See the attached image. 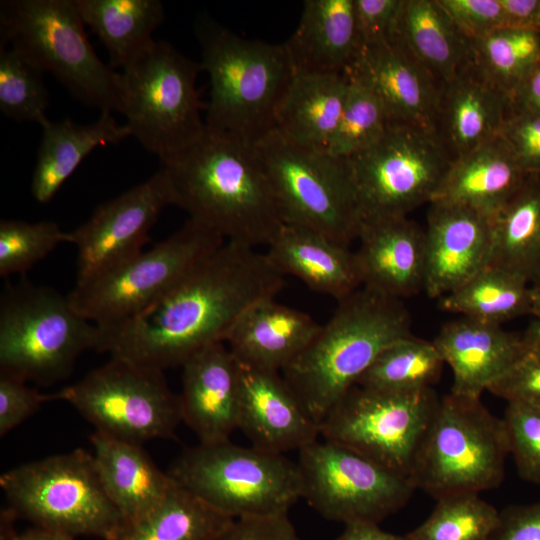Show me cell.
<instances>
[{"instance_id":"obj_49","label":"cell","mask_w":540,"mask_h":540,"mask_svg":"<svg viewBox=\"0 0 540 540\" xmlns=\"http://www.w3.org/2000/svg\"><path fill=\"white\" fill-rule=\"evenodd\" d=\"M213 540H303L288 515L235 519Z\"/></svg>"},{"instance_id":"obj_19","label":"cell","mask_w":540,"mask_h":540,"mask_svg":"<svg viewBox=\"0 0 540 540\" xmlns=\"http://www.w3.org/2000/svg\"><path fill=\"white\" fill-rule=\"evenodd\" d=\"M425 232L424 292L440 299L489 266L491 217L473 209L434 202Z\"/></svg>"},{"instance_id":"obj_4","label":"cell","mask_w":540,"mask_h":540,"mask_svg":"<svg viewBox=\"0 0 540 540\" xmlns=\"http://www.w3.org/2000/svg\"><path fill=\"white\" fill-rule=\"evenodd\" d=\"M194 30L210 82L206 126L254 145L296 74L284 43L245 39L204 14Z\"/></svg>"},{"instance_id":"obj_1","label":"cell","mask_w":540,"mask_h":540,"mask_svg":"<svg viewBox=\"0 0 540 540\" xmlns=\"http://www.w3.org/2000/svg\"><path fill=\"white\" fill-rule=\"evenodd\" d=\"M284 275L257 248L226 241L138 314L99 327L95 350L146 368L181 367L225 342L253 304L275 298Z\"/></svg>"},{"instance_id":"obj_3","label":"cell","mask_w":540,"mask_h":540,"mask_svg":"<svg viewBox=\"0 0 540 540\" xmlns=\"http://www.w3.org/2000/svg\"><path fill=\"white\" fill-rule=\"evenodd\" d=\"M411 324L400 299L362 286L339 301L329 321L281 374L320 426L384 349L412 335Z\"/></svg>"},{"instance_id":"obj_47","label":"cell","mask_w":540,"mask_h":540,"mask_svg":"<svg viewBox=\"0 0 540 540\" xmlns=\"http://www.w3.org/2000/svg\"><path fill=\"white\" fill-rule=\"evenodd\" d=\"M403 0H354L360 46L391 41Z\"/></svg>"},{"instance_id":"obj_14","label":"cell","mask_w":540,"mask_h":540,"mask_svg":"<svg viewBox=\"0 0 540 540\" xmlns=\"http://www.w3.org/2000/svg\"><path fill=\"white\" fill-rule=\"evenodd\" d=\"M73 406L101 434L139 444L168 439L182 422L164 371L110 358L48 400Z\"/></svg>"},{"instance_id":"obj_16","label":"cell","mask_w":540,"mask_h":540,"mask_svg":"<svg viewBox=\"0 0 540 540\" xmlns=\"http://www.w3.org/2000/svg\"><path fill=\"white\" fill-rule=\"evenodd\" d=\"M298 453L301 497L328 520L379 523L416 490L409 477L329 440L317 439Z\"/></svg>"},{"instance_id":"obj_28","label":"cell","mask_w":540,"mask_h":540,"mask_svg":"<svg viewBox=\"0 0 540 540\" xmlns=\"http://www.w3.org/2000/svg\"><path fill=\"white\" fill-rule=\"evenodd\" d=\"M295 73L344 74L359 48L354 0H306L284 43Z\"/></svg>"},{"instance_id":"obj_46","label":"cell","mask_w":540,"mask_h":540,"mask_svg":"<svg viewBox=\"0 0 540 540\" xmlns=\"http://www.w3.org/2000/svg\"><path fill=\"white\" fill-rule=\"evenodd\" d=\"M437 1L469 40L503 28V11L499 0Z\"/></svg>"},{"instance_id":"obj_44","label":"cell","mask_w":540,"mask_h":540,"mask_svg":"<svg viewBox=\"0 0 540 540\" xmlns=\"http://www.w3.org/2000/svg\"><path fill=\"white\" fill-rule=\"evenodd\" d=\"M523 333V351L511 369L488 389L508 402L540 407V321Z\"/></svg>"},{"instance_id":"obj_45","label":"cell","mask_w":540,"mask_h":540,"mask_svg":"<svg viewBox=\"0 0 540 540\" xmlns=\"http://www.w3.org/2000/svg\"><path fill=\"white\" fill-rule=\"evenodd\" d=\"M500 136L522 170L540 176V112L511 103Z\"/></svg>"},{"instance_id":"obj_53","label":"cell","mask_w":540,"mask_h":540,"mask_svg":"<svg viewBox=\"0 0 540 540\" xmlns=\"http://www.w3.org/2000/svg\"><path fill=\"white\" fill-rule=\"evenodd\" d=\"M335 540H410L406 535H396L382 530L378 523L354 522L345 524Z\"/></svg>"},{"instance_id":"obj_18","label":"cell","mask_w":540,"mask_h":540,"mask_svg":"<svg viewBox=\"0 0 540 540\" xmlns=\"http://www.w3.org/2000/svg\"><path fill=\"white\" fill-rule=\"evenodd\" d=\"M344 74L370 89L392 122L437 132L442 88L395 39L360 46Z\"/></svg>"},{"instance_id":"obj_2","label":"cell","mask_w":540,"mask_h":540,"mask_svg":"<svg viewBox=\"0 0 540 540\" xmlns=\"http://www.w3.org/2000/svg\"><path fill=\"white\" fill-rule=\"evenodd\" d=\"M173 205L228 242L268 245L283 222L253 144L206 126L191 145L161 161Z\"/></svg>"},{"instance_id":"obj_39","label":"cell","mask_w":540,"mask_h":540,"mask_svg":"<svg viewBox=\"0 0 540 540\" xmlns=\"http://www.w3.org/2000/svg\"><path fill=\"white\" fill-rule=\"evenodd\" d=\"M429 517L406 534L410 540H487L499 511L479 493L441 497Z\"/></svg>"},{"instance_id":"obj_32","label":"cell","mask_w":540,"mask_h":540,"mask_svg":"<svg viewBox=\"0 0 540 540\" xmlns=\"http://www.w3.org/2000/svg\"><path fill=\"white\" fill-rule=\"evenodd\" d=\"M442 88L471 65L470 40L437 0H403L393 38Z\"/></svg>"},{"instance_id":"obj_42","label":"cell","mask_w":540,"mask_h":540,"mask_svg":"<svg viewBox=\"0 0 540 540\" xmlns=\"http://www.w3.org/2000/svg\"><path fill=\"white\" fill-rule=\"evenodd\" d=\"M61 243H68V232L53 221L1 220L0 276L30 270Z\"/></svg>"},{"instance_id":"obj_25","label":"cell","mask_w":540,"mask_h":540,"mask_svg":"<svg viewBox=\"0 0 540 540\" xmlns=\"http://www.w3.org/2000/svg\"><path fill=\"white\" fill-rule=\"evenodd\" d=\"M265 254L284 276L338 302L362 287L355 252L312 229L283 223Z\"/></svg>"},{"instance_id":"obj_35","label":"cell","mask_w":540,"mask_h":540,"mask_svg":"<svg viewBox=\"0 0 540 540\" xmlns=\"http://www.w3.org/2000/svg\"><path fill=\"white\" fill-rule=\"evenodd\" d=\"M234 520L174 482L156 508L121 521L108 540H213Z\"/></svg>"},{"instance_id":"obj_15","label":"cell","mask_w":540,"mask_h":540,"mask_svg":"<svg viewBox=\"0 0 540 540\" xmlns=\"http://www.w3.org/2000/svg\"><path fill=\"white\" fill-rule=\"evenodd\" d=\"M439 401L433 388L391 392L356 384L320 423V436L409 477Z\"/></svg>"},{"instance_id":"obj_41","label":"cell","mask_w":540,"mask_h":540,"mask_svg":"<svg viewBox=\"0 0 540 540\" xmlns=\"http://www.w3.org/2000/svg\"><path fill=\"white\" fill-rule=\"evenodd\" d=\"M43 72L24 55L0 44V110L17 121L41 124L46 117L48 91Z\"/></svg>"},{"instance_id":"obj_7","label":"cell","mask_w":540,"mask_h":540,"mask_svg":"<svg viewBox=\"0 0 540 540\" xmlns=\"http://www.w3.org/2000/svg\"><path fill=\"white\" fill-rule=\"evenodd\" d=\"M200 63L164 41L152 40L119 72L117 111L149 152L164 161L206 128L196 90Z\"/></svg>"},{"instance_id":"obj_17","label":"cell","mask_w":540,"mask_h":540,"mask_svg":"<svg viewBox=\"0 0 540 540\" xmlns=\"http://www.w3.org/2000/svg\"><path fill=\"white\" fill-rule=\"evenodd\" d=\"M170 205H173L172 192L162 169L100 204L86 222L68 232V243L77 251L76 284L143 251L151 228Z\"/></svg>"},{"instance_id":"obj_9","label":"cell","mask_w":540,"mask_h":540,"mask_svg":"<svg viewBox=\"0 0 540 540\" xmlns=\"http://www.w3.org/2000/svg\"><path fill=\"white\" fill-rule=\"evenodd\" d=\"M98 331L67 295L28 282L7 285L0 301V372L51 383L83 352L95 350Z\"/></svg>"},{"instance_id":"obj_36","label":"cell","mask_w":540,"mask_h":540,"mask_svg":"<svg viewBox=\"0 0 540 540\" xmlns=\"http://www.w3.org/2000/svg\"><path fill=\"white\" fill-rule=\"evenodd\" d=\"M441 310L460 317L501 325L531 315V285L495 266H487L439 299Z\"/></svg>"},{"instance_id":"obj_55","label":"cell","mask_w":540,"mask_h":540,"mask_svg":"<svg viewBox=\"0 0 540 540\" xmlns=\"http://www.w3.org/2000/svg\"><path fill=\"white\" fill-rule=\"evenodd\" d=\"M532 311L531 315L540 321V283L531 285Z\"/></svg>"},{"instance_id":"obj_6","label":"cell","mask_w":540,"mask_h":540,"mask_svg":"<svg viewBox=\"0 0 540 540\" xmlns=\"http://www.w3.org/2000/svg\"><path fill=\"white\" fill-rule=\"evenodd\" d=\"M509 454L503 418L492 414L481 398L449 393L440 398L409 478L416 490L436 500L480 493L502 483Z\"/></svg>"},{"instance_id":"obj_13","label":"cell","mask_w":540,"mask_h":540,"mask_svg":"<svg viewBox=\"0 0 540 540\" xmlns=\"http://www.w3.org/2000/svg\"><path fill=\"white\" fill-rule=\"evenodd\" d=\"M226 240L208 227L189 219L147 251L83 283L67 294L74 310L99 327L138 314Z\"/></svg>"},{"instance_id":"obj_40","label":"cell","mask_w":540,"mask_h":540,"mask_svg":"<svg viewBox=\"0 0 540 540\" xmlns=\"http://www.w3.org/2000/svg\"><path fill=\"white\" fill-rule=\"evenodd\" d=\"M348 80L344 109L326 151L343 160L373 145L392 123L385 106L370 89Z\"/></svg>"},{"instance_id":"obj_34","label":"cell","mask_w":540,"mask_h":540,"mask_svg":"<svg viewBox=\"0 0 540 540\" xmlns=\"http://www.w3.org/2000/svg\"><path fill=\"white\" fill-rule=\"evenodd\" d=\"M85 26L107 50L110 66L123 68L152 40L164 20L159 0H76Z\"/></svg>"},{"instance_id":"obj_56","label":"cell","mask_w":540,"mask_h":540,"mask_svg":"<svg viewBox=\"0 0 540 540\" xmlns=\"http://www.w3.org/2000/svg\"><path fill=\"white\" fill-rule=\"evenodd\" d=\"M535 30L540 33V0L535 19Z\"/></svg>"},{"instance_id":"obj_21","label":"cell","mask_w":540,"mask_h":540,"mask_svg":"<svg viewBox=\"0 0 540 540\" xmlns=\"http://www.w3.org/2000/svg\"><path fill=\"white\" fill-rule=\"evenodd\" d=\"M182 422L201 444L230 440L238 429L240 367L225 342L206 346L182 366Z\"/></svg>"},{"instance_id":"obj_50","label":"cell","mask_w":540,"mask_h":540,"mask_svg":"<svg viewBox=\"0 0 540 540\" xmlns=\"http://www.w3.org/2000/svg\"><path fill=\"white\" fill-rule=\"evenodd\" d=\"M487 540H540V501L499 511L497 524Z\"/></svg>"},{"instance_id":"obj_22","label":"cell","mask_w":540,"mask_h":540,"mask_svg":"<svg viewBox=\"0 0 540 540\" xmlns=\"http://www.w3.org/2000/svg\"><path fill=\"white\" fill-rule=\"evenodd\" d=\"M355 251L362 286L400 299L424 291L425 232L406 217L360 223Z\"/></svg>"},{"instance_id":"obj_27","label":"cell","mask_w":540,"mask_h":540,"mask_svg":"<svg viewBox=\"0 0 540 540\" xmlns=\"http://www.w3.org/2000/svg\"><path fill=\"white\" fill-rule=\"evenodd\" d=\"M528 176L499 135L453 160L432 203L459 205L492 217Z\"/></svg>"},{"instance_id":"obj_33","label":"cell","mask_w":540,"mask_h":540,"mask_svg":"<svg viewBox=\"0 0 540 540\" xmlns=\"http://www.w3.org/2000/svg\"><path fill=\"white\" fill-rule=\"evenodd\" d=\"M491 266L540 283V176L529 175L513 197L491 217Z\"/></svg>"},{"instance_id":"obj_5","label":"cell","mask_w":540,"mask_h":540,"mask_svg":"<svg viewBox=\"0 0 540 540\" xmlns=\"http://www.w3.org/2000/svg\"><path fill=\"white\" fill-rule=\"evenodd\" d=\"M0 39L51 73L78 101L117 111L119 72L97 56L76 0L2 1Z\"/></svg>"},{"instance_id":"obj_23","label":"cell","mask_w":540,"mask_h":540,"mask_svg":"<svg viewBox=\"0 0 540 540\" xmlns=\"http://www.w3.org/2000/svg\"><path fill=\"white\" fill-rule=\"evenodd\" d=\"M453 376L450 393L481 398L520 357L523 333L460 317L445 323L432 340Z\"/></svg>"},{"instance_id":"obj_37","label":"cell","mask_w":540,"mask_h":540,"mask_svg":"<svg viewBox=\"0 0 540 540\" xmlns=\"http://www.w3.org/2000/svg\"><path fill=\"white\" fill-rule=\"evenodd\" d=\"M474 69L510 101L540 62V33L501 28L470 40Z\"/></svg>"},{"instance_id":"obj_12","label":"cell","mask_w":540,"mask_h":540,"mask_svg":"<svg viewBox=\"0 0 540 540\" xmlns=\"http://www.w3.org/2000/svg\"><path fill=\"white\" fill-rule=\"evenodd\" d=\"M453 160L437 132L392 122L373 145L346 159L360 223L406 217L431 204Z\"/></svg>"},{"instance_id":"obj_20","label":"cell","mask_w":540,"mask_h":540,"mask_svg":"<svg viewBox=\"0 0 540 540\" xmlns=\"http://www.w3.org/2000/svg\"><path fill=\"white\" fill-rule=\"evenodd\" d=\"M239 367L238 429L253 447L284 455L318 439V423L280 372Z\"/></svg>"},{"instance_id":"obj_30","label":"cell","mask_w":540,"mask_h":540,"mask_svg":"<svg viewBox=\"0 0 540 540\" xmlns=\"http://www.w3.org/2000/svg\"><path fill=\"white\" fill-rule=\"evenodd\" d=\"M348 88L345 74L296 73L276 109L274 129L301 147L326 152Z\"/></svg>"},{"instance_id":"obj_29","label":"cell","mask_w":540,"mask_h":540,"mask_svg":"<svg viewBox=\"0 0 540 540\" xmlns=\"http://www.w3.org/2000/svg\"><path fill=\"white\" fill-rule=\"evenodd\" d=\"M102 486L121 521L138 519L156 508L174 485L141 445L99 432L90 437Z\"/></svg>"},{"instance_id":"obj_38","label":"cell","mask_w":540,"mask_h":540,"mask_svg":"<svg viewBox=\"0 0 540 540\" xmlns=\"http://www.w3.org/2000/svg\"><path fill=\"white\" fill-rule=\"evenodd\" d=\"M444 365L433 341L412 334L384 349L357 384L391 392L421 391L433 388Z\"/></svg>"},{"instance_id":"obj_26","label":"cell","mask_w":540,"mask_h":540,"mask_svg":"<svg viewBox=\"0 0 540 540\" xmlns=\"http://www.w3.org/2000/svg\"><path fill=\"white\" fill-rule=\"evenodd\" d=\"M510 106L471 65L442 87L437 133L456 159L499 136Z\"/></svg>"},{"instance_id":"obj_31","label":"cell","mask_w":540,"mask_h":540,"mask_svg":"<svg viewBox=\"0 0 540 540\" xmlns=\"http://www.w3.org/2000/svg\"><path fill=\"white\" fill-rule=\"evenodd\" d=\"M42 137L32 175L31 193L41 204L48 203L81 162L96 148L117 144L130 137L126 125H120L112 112L89 124L64 119L41 124Z\"/></svg>"},{"instance_id":"obj_11","label":"cell","mask_w":540,"mask_h":540,"mask_svg":"<svg viewBox=\"0 0 540 540\" xmlns=\"http://www.w3.org/2000/svg\"><path fill=\"white\" fill-rule=\"evenodd\" d=\"M285 224L349 247L360 219L346 160L301 147L273 129L254 144Z\"/></svg>"},{"instance_id":"obj_8","label":"cell","mask_w":540,"mask_h":540,"mask_svg":"<svg viewBox=\"0 0 540 540\" xmlns=\"http://www.w3.org/2000/svg\"><path fill=\"white\" fill-rule=\"evenodd\" d=\"M173 481L233 519L284 516L301 497L297 463L230 440L185 449L167 472Z\"/></svg>"},{"instance_id":"obj_10","label":"cell","mask_w":540,"mask_h":540,"mask_svg":"<svg viewBox=\"0 0 540 540\" xmlns=\"http://www.w3.org/2000/svg\"><path fill=\"white\" fill-rule=\"evenodd\" d=\"M0 487L15 517L37 527L108 540L121 523L83 449L18 465L1 475Z\"/></svg>"},{"instance_id":"obj_48","label":"cell","mask_w":540,"mask_h":540,"mask_svg":"<svg viewBox=\"0 0 540 540\" xmlns=\"http://www.w3.org/2000/svg\"><path fill=\"white\" fill-rule=\"evenodd\" d=\"M47 400L48 395L28 387L25 380L0 372V436L23 423Z\"/></svg>"},{"instance_id":"obj_51","label":"cell","mask_w":540,"mask_h":540,"mask_svg":"<svg viewBox=\"0 0 540 540\" xmlns=\"http://www.w3.org/2000/svg\"><path fill=\"white\" fill-rule=\"evenodd\" d=\"M503 11V28L535 30L539 0H499Z\"/></svg>"},{"instance_id":"obj_24","label":"cell","mask_w":540,"mask_h":540,"mask_svg":"<svg viewBox=\"0 0 540 540\" xmlns=\"http://www.w3.org/2000/svg\"><path fill=\"white\" fill-rule=\"evenodd\" d=\"M320 328L307 313L266 298L238 318L225 343L239 363L281 373Z\"/></svg>"},{"instance_id":"obj_54","label":"cell","mask_w":540,"mask_h":540,"mask_svg":"<svg viewBox=\"0 0 540 540\" xmlns=\"http://www.w3.org/2000/svg\"><path fill=\"white\" fill-rule=\"evenodd\" d=\"M511 103L540 112V62L522 83Z\"/></svg>"},{"instance_id":"obj_43","label":"cell","mask_w":540,"mask_h":540,"mask_svg":"<svg viewBox=\"0 0 540 540\" xmlns=\"http://www.w3.org/2000/svg\"><path fill=\"white\" fill-rule=\"evenodd\" d=\"M503 421L519 476L540 485V407L508 402Z\"/></svg>"},{"instance_id":"obj_52","label":"cell","mask_w":540,"mask_h":540,"mask_svg":"<svg viewBox=\"0 0 540 540\" xmlns=\"http://www.w3.org/2000/svg\"><path fill=\"white\" fill-rule=\"evenodd\" d=\"M14 514L7 508L1 516V540H74L75 537L57 530L35 527L16 533L11 526Z\"/></svg>"}]
</instances>
